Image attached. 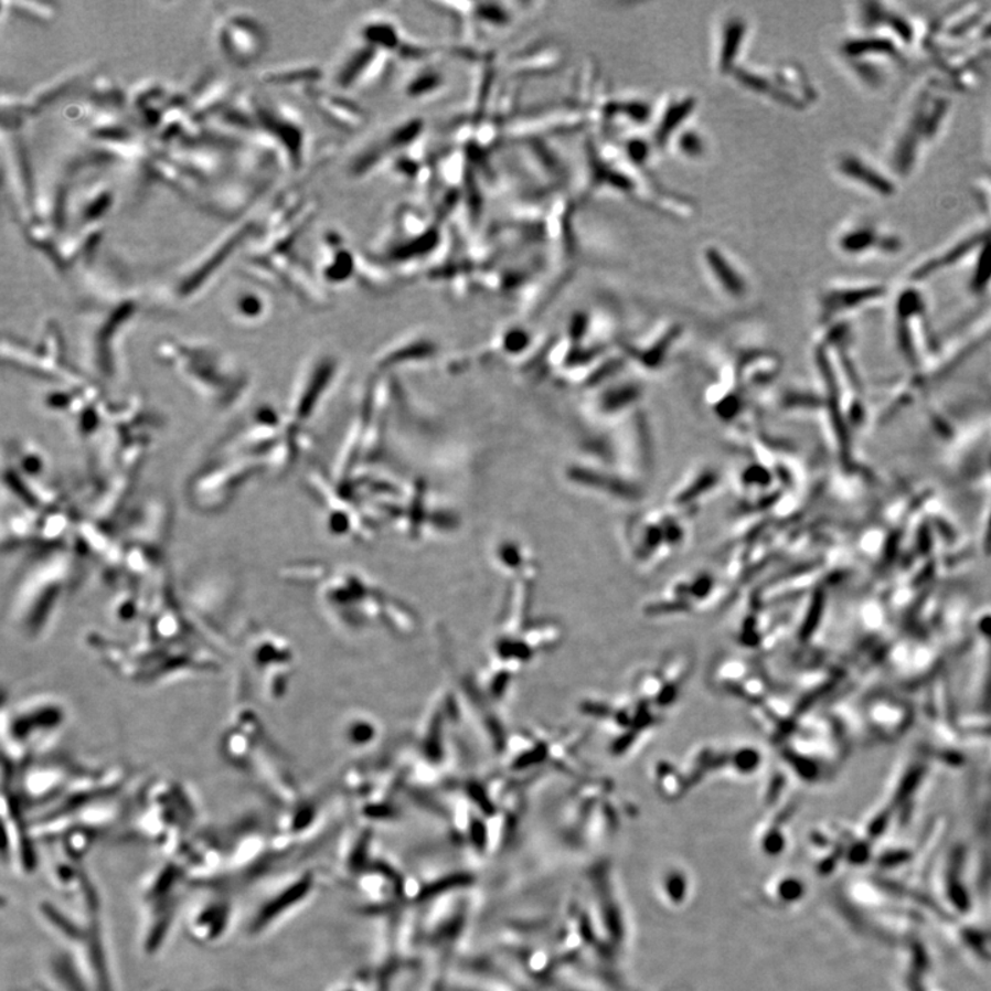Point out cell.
<instances>
[{
    "label": "cell",
    "mask_w": 991,
    "mask_h": 991,
    "mask_svg": "<svg viewBox=\"0 0 991 991\" xmlns=\"http://www.w3.org/2000/svg\"><path fill=\"white\" fill-rule=\"evenodd\" d=\"M949 115V103L931 90L912 99L904 120L896 130L889 148V163L895 175H909L923 147L938 138Z\"/></svg>",
    "instance_id": "1"
},
{
    "label": "cell",
    "mask_w": 991,
    "mask_h": 991,
    "mask_svg": "<svg viewBox=\"0 0 991 991\" xmlns=\"http://www.w3.org/2000/svg\"><path fill=\"white\" fill-rule=\"evenodd\" d=\"M235 917L233 902L226 896H211L192 907L187 920L189 938L198 945H214L230 933Z\"/></svg>",
    "instance_id": "2"
},
{
    "label": "cell",
    "mask_w": 991,
    "mask_h": 991,
    "mask_svg": "<svg viewBox=\"0 0 991 991\" xmlns=\"http://www.w3.org/2000/svg\"><path fill=\"white\" fill-rule=\"evenodd\" d=\"M838 242L840 249L848 255L894 254L904 247L899 236L866 221L845 227Z\"/></svg>",
    "instance_id": "3"
},
{
    "label": "cell",
    "mask_w": 991,
    "mask_h": 991,
    "mask_svg": "<svg viewBox=\"0 0 991 991\" xmlns=\"http://www.w3.org/2000/svg\"><path fill=\"white\" fill-rule=\"evenodd\" d=\"M837 169L845 180L854 183V185L865 189L866 192L876 194V196L889 198L894 196L896 185L894 178L884 174L876 166L869 163L862 156L855 153H843L837 160Z\"/></svg>",
    "instance_id": "4"
},
{
    "label": "cell",
    "mask_w": 991,
    "mask_h": 991,
    "mask_svg": "<svg viewBox=\"0 0 991 991\" xmlns=\"http://www.w3.org/2000/svg\"><path fill=\"white\" fill-rule=\"evenodd\" d=\"M50 972L61 991H92L93 984L83 961L71 953L55 955L50 962Z\"/></svg>",
    "instance_id": "5"
},
{
    "label": "cell",
    "mask_w": 991,
    "mask_h": 991,
    "mask_svg": "<svg viewBox=\"0 0 991 991\" xmlns=\"http://www.w3.org/2000/svg\"><path fill=\"white\" fill-rule=\"evenodd\" d=\"M39 912H41L43 920L47 923V926L52 928L60 938H63L70 944H85L88 933H90V928L87 929L83 924L77 921L76 918L68 915V913L61 910L60 907L54 906L52 902H43L41 910Z\"/></svg>",
    "instance_id": "6"
}]
</instances>
